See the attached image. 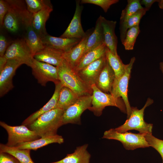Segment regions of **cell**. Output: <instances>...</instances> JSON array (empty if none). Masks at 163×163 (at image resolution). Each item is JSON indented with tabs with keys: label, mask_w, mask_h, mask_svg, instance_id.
<instances>
[{
	"label": "cell",
	"mask_w": 163,
	"mask_h": 163,
	"mask_svg": "<svg viewBox=\"0 0 163 163\" xmlns=\"http://www.w3.org/2000/svg\"><path fill=\"white\" fill-rule=\"evenodd\" d=\"M64 111L58 107L53 109L40 116L27 126L40 137L56 135L59 128L63 125Z\"/></svg>",
	"instance_id": "obj_1"
},
{
	"label": "cell",
	"mask_w": 163,
	"mask_h": 163,
	"mask_svg": "<svg viewBox=\"0 0 163 163\" xmlns=\"http://www.w3.org/2000/svg\"><path fill=\"white\" fill-rule=\"evenodd\" d=\"M58 69L59 79L63 86L71 89L79 97L92 95L91 87L86 84L63 59Z\"/></svg>",
	"instance_id": "obj_2"
},
{
	"label": "cell",
	"mask_w": 163,
	"mask_h": 163,
	"mask_svg": "<svg viewBox=\"0 0 163 163\" xmlns=\"http://www.w3.org/2000/svg\"><path fill=\"white\" fill-rule=\"evenodd\" d=\"M153 102L152 99L148 98L141 109L139 110L136 107H131V112L129 117L123 125L114 128L115 129L117 132L121 133L135 130L141 134L152 133L153 125L145 121L144 115L145 108Z\"/></svg>",
	"instance_id": "obj_3"
},
{
	"label": "cell",
	"mask_w": 163,
	"mask_h": 163,
	"mask_svg": "<svg viewBox=\"0 0 163 163\" xmlns=\"http://www.w3.org/2000/svg\"><path fill=\"white\" fill-rule=\"evenodd\" d=\"M93 93L91 106L88 109L96 116H99L105 107L107 106H115L123 112L127 113L124 102L121 98H117L111 94L103 92L95 84L91 86Z\"/></svg>",
	"instance_id": "obj_4"
},
{
	"label": "cell",
	"mask_w": 163,
	"mask_h": 163,
	"mask_svg": "<svg viewBox=\"0 0 163 163\" xmlns=\"http://www.w3.org/2000/svg\"><path fill=\"white\" fill-rule=\"evenodd\" d=\"M145 134L127 132L119 133L112 128L104 132L102 138L118 140L122 143L126 149L133 150L150 147L145 138Z\"/></svg>",
	"instance_id": "obj_5"
},
{
	"label": "cell",
	"mask_w": 163,
	"mask_h": 163,
	"mask_svg": "<svg viewBox=\"0 0 163 163\" xmlns=\"http://www.w3.org/2000/svg\"><path fill=\"white\" fill-rule=\"evenodd\" d=\"M0 125L8 133V140L6 145L8 146L14 147L19 144L30 142L40 138L35 132L24 125L12 126L1 121Z\"/></svg>",
	"instance_id": "obj_6"
},
{
	"label": "cell",
	"mask_w": 163,
	"mask_h": 163,
	"mask_svg": "<svg viewBox=\"0 0 163 163\" xmlns=\"http://www.w3.org/2000/svg\"><path fill=\"white\" fill-rule=\"evenodd\" d=\"M135 59V57L132 58L129 63L127 64L126 71L123 75L118 79L115 78L110 93L116 98L121 97L126 107L127 119L129 117L131 112V107L127 95L128 85L131 69Z\"/></svg>",
	"instance_id": "obj_7"
},
{
	"label": "cell",
	"mask_w": 163,
	"mask_h": 163,
	"mask_svg": "<svg viewBox=\"0 0 163 163\" xmlns=\"http://www.w3.org/2000/svg\"><path fill=\"white\" fill-rule=\"evenodd\" d=\"M92 95L80 96L76 101L64 111L62 124L68 123L80 124L82 113L91 106Z\"/></svg>",
	"instance_id": "obj_8"
},
{
	"label": "cell",
	"mask_w": 163,
	"mask_h": 163,
	"mask_svg": "<svg viewBox=\"0 0 163 163\" xmlns=\"http://www.w3.org/2000/svg\"><path fill=\"white\" fill-rule=\"evenodd\" d=\"M31 68L32 74L42 86H45L49 82L55 84L60 82L56 66L34 59Z\"/></svg>",
	"instance_id": "obj_9"
},
{
	"label": "cell",
	"mask_w": 163,
	"mask_h": 163,
	"mask_svg": "<svg viewBox=\"0 0 163 163\" xmlns=\"http://www.w3.org/2000/svg\"><path fill=\"white\" fill-rule=\"evenodd\" d=\"M4 56L7 59L19 60L30 67L34 59L24 39L13 41L8 46Z\"/></svg>",
	"instance_id": "obj_10"
},
{
	"label": "cell",
	"mask_w": 163,
	"mask_h": 163,
	"mask_svg": "<svg viewBox=\"0 0 163 163\" xmlns=\"http://www.w3.org/2000/svg\"><path fill=\"white\" fill-rule=\"evenodd\" d=\"M24 63L16 59H8L0 72V96L2 97L14 88L12 79L17 68Z\"/></svg>",
	"instance_id": "obj_11"
},
{
	"label": "cell",
	"mask_w": 163,
	"mask_h": 163,
	"mask_svg": "<svg viewBox=\"0 0 163 163\" xmlns=\"http://www.w3.org/2000/svg\"><path fill=\"white\" fill-rule=\"evenodd\" d=\"M80 0L76 1V8L73 18L68 27L60 37L82 39L86 35L82 28L81 17L83 6Z\"/></svg>",
	"instance_id": "obj_12"
},
{
	"label": "cell",
	"mask_w": 163,
	"mask_h": 163,
	"mask_svg": "<svg viewBox=\"0 0 163 163\" xmlns=\"http://www.w3.org/2000/svg\"><path fill=\"white\" fill-rule=\"evenodd\" d=\"M106 61L105 56L76 72L86 84L91 87L92 85L95 84Z\"/></svg>",
	"instance_id": "obj_13"
},
{
	"label": "cell",
	"mask_w": 163,
	"mask_h": 163,
	"mask_svg": "<svg viewBox=\"0 0 163 163\" xmlns=\"http://www.w3.org/2000/svg\"><path fill=\"white\" fill-rule=\"evenodd\" d=\"M93 30L92 29L88 30L85 35L77 44L63 53V59L73 69L75 68L83 56L88 38Z\"/></svg>",
	"instance_id": "obj_14"
},
{
	"label": "cell",
	"mask_w": 163,
	"mask_h": 163,
	"mask_svg": "<svg viewBox=\"0 0 163 163\" xmlns=\"http://www.w3.org/2000/svg\"><path fill=\"white\" fill-rule=\"evenodd\" d=\"M46 46L53 48L63 52H66L77 44L82 39L56 37L47 34L40 37Z\"/></svg>",
	"instance_id": "obj_15"
},
{
	"label": "cell",
	"mask_w": 163,
	"mask_h": 163,
	"mask_svg": "<svg viewBox=\"0 0 163 163\" xmlns=\"http://www.w3.org/2000/svg\"><path fill=\"white\" fill-rule=\"evenodd\" d=\"M102 24L104 43L112 53L117 56L118 55L117 51L118 39L115 32L117 21L108 20L102 16Z\"/></svg>",
	"instance_id": "obj_16"
},
{
	"label": "cell",
	"mask_w": 163,
	"mask_h": 163,
	"mask_svg": "<svg viewBox=\"0 0 163 163\" xmlns=\"http://www.w3.org/2000/svg\"><path fill=\"white\" fill-rule=\"evenodd\" d=\"M54 93L49 101L39 110L25 120L22 125L28 126L43 114L57 107L60 90L62 85L60 82L55 84Z\"/></svg>",
	"instance_id": "obj_17"
},
{
	"label": "cell",
	"mask_w": 163,
	"mask_h": 163,
	"mask_svg": "<svg viewBox=\"0 0 163 163\" xmlns=\"http://www.w3.org/2000/svg\"><path fill=\"white\" fill-rule=\"evenodd\" d=\"M64 52L53 48L45 45V47L38 52L34 58L39 61L46 63L57 67L62 62Z\"/></svg>",
	"instance_id": "obj_18"
},
{
	"label": "cell",
	"mask_w": 163,
	"mask_h": 163,
	"mask_svg": "<svg viewBox=\"0 0 163 163\" xmlns=\"http://www.w3.org/2000/svg\"><path fill=\"white\" fill-rule=\"evenodd\" d=\"M115 78V73L107 60L105 65L101 72L95 85L104 92L110 94Z\"/></svg>",
	"instance_id": "obj_19"
},
{
	"label": "cell",
	"mask_w": 163,
	"mask_h": 163,
	"mask_svg": "<svg viewBox=\"0 0 163 163\" xmlns=\"http://www.w3.org/2000/svg\"><path fill=\"white\" fill-rule=\"evenodd\" d=\"M8 10L4 18L3 26L8 31L14 33L18 31L21 24L25 26L26 22L21 13L8 4Z\"/></svg>",
	"instance_id": "obj_20"
},
{
	"label": "cell",
	"mask_w": 163,
	"mask_h": 163,
	"mask_svg": "<svg viewBox=\"0 0 163 163\" xmlns=\"http://www.w3.org/2000/svg\"><path fill=\"white\" fill-rule=\"evenodd\" d=\"M63 142L64 139L62 137L56 134L41 137L33 141L19 144L14 147L20 149L36 150L51 143H58L61 144Z\"/></svg>",
	"instance_id": "obj_21"
},
{
	"label": "cell",
	"mask_w": 163,
	"mask_h": 163,
	"mask_svg": "<svg viewBox=\"0 0 163 163\" xmlns=\"http://www.w3.org/2000/svg\"><path fill=\"white\" fill-rule=\"evenodd\" d=\"M102 17L101 15H100L96 21L94 28L89 35L87 40L84 55L91 50L104 43L102 24Z\"/></svg>",
	"instance_id": "obj_22"
},
{
	"label": "cell",
	"mask_w": 163,
	"mask_h": 163,
	"mask_svg": "<svg viewBox=\"0 0 163 163\" xmlns=\"http://www.w3.org/2000/svg\"><path fill=\"white\" fill-rule=\"evenodd\" d=\"M88 144L76 147L73 152L53 163H89L91 155L87 150Z\"/></svg>",
	"instance_id": "obj_23"
},
{
	"label": "cell",
	"mask_w": 163,
	"mask_h": 163,
	"mask_svg": "<svg viewBox=\"0 0 163 163\" xmlns=\"http://www.w3.org/2000/svg\"><path fill=\"white\" fill-rule=\"evenodd\" d=\"M106 46L104 43L86 53L73 69L75 72L85 67L97 59L105 56Z\"/></svg>",
	"instance_id": "obj_24"
},
{
	"label": "cell",
	"mask_w": 163,
	"mask_h": 163,
	"mask_svg": "<svg viewBox=\"0 0 163 163\" xmlns=\"http://www.w3.org/2000/svg\"><path fill=\"white\" fill-rule=\"evenodd\" d=\"M53 10V6L49 7L33 14L32 26L40 37L47 34L45 28L46 23Z\"/></svg>",
	"instance_id": "obj_25"
},
{
	"label": "cell",
	"mask_w": 163,
	"mask_h": 163,
	"mask_svg": "<svg viewBox=\"0 0 163 163\" xmlns=\"http://www.w3.org/2000/svg\"><path fill=\"white\" fill-rule=\"evenodd\" d=\"M26 29L27 33L24 39L34 57L35 54L43 49L45 45L40 36L33 28L32 25L27 27Z\"/></svg>",
	"instance_id": "obj_26"
},
{
	"label": "cell",
	"mask_w": 163,
	"mask_h": 163,
	"mask_svg": "<svg viewBox=\"0 0 163 163\" xmlns=\"http://www.w3.org/2000/svg\"><path fill=\"white\" fill-rule=\"evenodd\" d=\"M146 11L144 7L124 21L120 22V38L122 43L124 40L127 30L133 26L139 25L141 19Z\"/></svg>",
	"instance_id": "obj_27"
},
{
	"label": "cell",
	"mask_w": 163,
	"mask_h": 163,
	"mask_svg": "<svg viewBox=\"0 0 163 163\" xmlns=\"http://www.w3.org/2000/svg\"><path fill=\"white\" fill-rule=\"evenodd\" d=\"M30 150L20 149L15 147H10L5 144H0V152L7 153L16 158L20 163H34L30 156Z\"/></svg>",
	"instance_id": "obj_28"
},
{
	"label": "cell",
	"mask_w": 163,
	"mask_h": 163,
	"mask_svg": "<svg viewBox=\"0 0 163 163\" xmlns=\"http://www.w3.org/2000/svg\"><path fill=\"white\" fill-rule=\"evenodd\" d=\"M79 97L70 89L62 86L60 91L57 107L64 110L75 102Z\"/></svg>",
	"instance_id": "obj_29"
},
{
	"label": "cell",
	"mask_w": 163,
	"mask_h": 163,
	"mask_svg": "<svg viewBox=\"0 0 163 163\" xmlns=\"http://www.w3.org/2000/svg\"><path fill=\"white\" fill-rule=\"evenodd\" d=\"M105 56L106 59L114 72L115 78L118 79L125 73L126 65L123 63L119 55H114L106 47Z\"/></svg>",
	"instance_id": "obj_30"
},
{
	"label": "cell",
	"mask_w": 163,
	"mask_h": 163,
	"mask_svg": "<svg viewBox=\"0 0 163 163\" xmlns=\"http://www.w3.org/2000/svg\"><path fill=\"white\" fill-rule=\"evenodd\" d=\"M140 31L139 25L133 26L127 30L124 40L122 43L125 50H133L136 39Z\"/></svg>",
	"instance_id": "obj_31"
},
{
	"label": "cell",
	"mask_w": 163,
	"mask_h": 163,
	"mask_svg": "<svg viewBox=\"0 0 163 163\" xmlns=\"http://www.w3.org/2000/svg\"><path fill=\"white\" fill-rule=\"evenodd\" d=\"M127 2L126 7L122 11L120 22L124 21L144 8L139 0H128Z\"/></svg>",
	"instance_id": "obj_32"
},
{
	"label": "cell",
	"mask_w": 163,
	"mask_h": 163,
	"mask_svg": "<svg viewBox=\"0 0 163 163\" xmlns=\"http://www.w3.org/2000/svg\"><path fill=\"white\" fill-rule=\"evenodd\" d=\"M25 2L28 11L32 14L48 7L53 6L50 0H26Z\"/></svg>",
	"instance_id": "obj_33"
},
{
	"label": "cell",
	"mask_w": 163,
	"mask_h": 163,
	"mask_svg": "<svg viewBox=\"0 0 163 163\" xmlns=\"http://www.w3.org/2000/svg\"><path fill=\"white\" fill-rule=\"evenodd\" d=\"M145 137L150 147L155 149L160 154L163 163V140L155 137L152 133L145 134Z\"/></svg>",
	"instance_id": "obj_34"
},
{
	"label": "cell",
	"mask_w": 163,
	"mask_h": 163,
	"mask_svg": "<svg viewBox=\"0 0 163 163\" xmlns=\"http://www.w3.org/2000/svg\"><path fill=\"white\" fill-rule=\"evenodd\" d=\"M119 2L118 0H82L80 3L81 4H91L99 6L106 13L112 5Z\"/></svg>",
	"instance_id": "obj_35"
},
{
	"label": "cell",
	"mask_w": 163,
	"mask_h": 163,
	"mask_svg": "<svg viewBox=\"0 0 163 163\" xmlns=\"http://www.w3.org/2000/svg\"><path fill=\"white\" fill-rule=\"evenodd\" d=\"M0 163H20L14 157L9 154L0 152Z\"/></svg>",
	"instance_id": "obj_36"
},
{
	"label": "cell",
	"mask_w": 163,
	"mask_h": 163,
	"mask_svg": "<svg viewBox=\"0 0 163 163\" xmlns=\"http://www.w3.org/2000/svg\"><path fill=\"white\" fill-rule=\"evenodd\" d=\"M8 10V6L6 0H0V24L3 26L4 18Z\"/></svg>",
	"instance_id": "obj_37"
},
{
	"label": "cell",
	"mask_w": 163,
	"mask_h": 163,
	"mask_svg": "<svg viewBox=\"0 0 163 163\" xmlns=\"http://www.w3.org/2000/svg\"><path fill=\"white\" fill-rule=\"evenodd\" d=\"M8 42L5 37L0 36V56H3L8 47Z\"/></svg>",
	"instance_id": "obj_38"
},
{
	"label": "cell",
	"mask_w": 163,
	"mask_h": 163,
	"mask_svg": "<svg viewBox=\"0 0 163 163\" xmlns=\"http://www.w3.org/2000/svg\"><path fill=\"white\" fill-rule=\"evenodd\" d=\"M158 1V0H140V2L142 5L145 6L144 8L148 11L153 4L157 2Z\"/></svg>",
	"instance_id": "obj_39"
},
{
	"label": "cell",
	"mask_w": 163,
	"mask_h": 163,
	"mask_svg": "<svg viewBox=\"0 0 163 163\" xmlns=\"http://www.w3.org/2000/svg\"><path fill=\"white\" fill-rule=\"evenodd\" d=\"M7 59L5 56H0V72L4 69L7 61Z\"/></svg>",
	"instance_id": "obj_40"
},
{
	"label": "cell",
	"mask_w": 163,
	"mask_h": 163,
	"mask_svg": "<svg viewBox=\"0 0 163 163\" xmlns=\"http://www.w3.org/2000/svg\"><path fill=\"white\" fill-rule=\"evenodd\" d=\"M157 2L159 8L163 9V0H158Z\"/></svg>",
	"instance_id": "obj_41"
},
{
	"label": "cell",
	"mask_w": 163,
	"mask_h": 163,
	"mask_svg": "<svg viewBox=\"0 0 163 163\" xmlns=\"http://www.w3.org/2000/svg\"><path fill=\"white\" fill-rule=\"evenodd\" d=\"M160 69L163 74V61L159 63Z\"/></svg>",
	"instance_id": "obj_42"
},
{
	"label": "cell",
	"mask_w": 163,
	"mask_h": 163,
	"mask_svg": "<svg viewBox=\"0 0 163 163\" xmlns=\"http://www.w3.org/2000/svg\"><path fill=\"white\" fill-rule=\"evenodd\" d=\"M51 163H53V162H51Z\"/></svg>",
	"instance_id": "obj_43"
}]
</instances>
